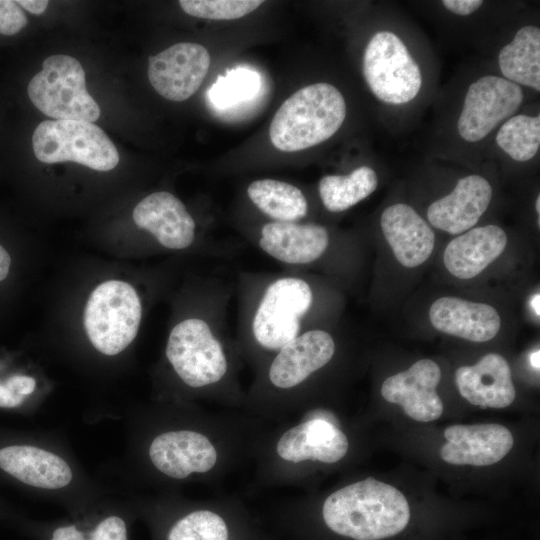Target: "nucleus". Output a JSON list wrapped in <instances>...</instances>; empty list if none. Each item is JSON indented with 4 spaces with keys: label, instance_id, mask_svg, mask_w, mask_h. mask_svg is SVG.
<instances>
[{
    "label": "nucleus",
    "instance_id": "obj_1",
    "mask_svg": "<svg viewBox=\"0 0 540 540\" xmlns=\"http://www.w3.org/2000/svg\"><path fill=\"white\" fill-rule=\"evenodd\" d=\"M232 288L213 277L204 285L199 312L179 320L170 330L165 356L188 388L212 400L245 401L238 381L241 359L228 329L227 310Z\"/></svg>",
    "mask_w": 540,
    "mask_h": 540
},
{
    "label": "nucleus",
    "instance_id": "obj_2",
    "mask_svg": "<svg viewBox=\"0 0 540 540\" xmlns=\"http://www.w3.org/2000/svg\"><path fill=\"white\" fill-rule=\"evenodd\" d=\"M304 272H240L235 342L255 371L312 323L318 295Z\"/></svg>",
    "mask_w": 540,
    "mask_h": 540
},
{
    "label": "nucleus",
    "instance_id": "obj_3",
    "mask_svg": "<svg viewBox=\"0 0 540 540\" xmlns=\"http://www.w3.org/2000/svg\"><path fill=\"white\" fill-rule=\"evenodd\" d=\"M322 517L327 527L338 535L354 540H381L405 529L410 508L398 489L366 478L328 495Z\"/></svg>",
    "mask_w": 540,
    "mask_h": 540
},
{
    "label": "nucleus",
    "instance_id": "obj_4",
    "mask_svg": "<svg viewBox=\"0 0 540 540\" xmlns=\"http://www.w3.org/2000/svg\"><path fill=\"white\" fill-rule=\"evenodd\" d=\"M335 354L336 342L328 330L315 328L302 333L255 371L245 401L259 409L294 406L298 394Z\"/></svg>",
    "mask_w": 540,
    "mask_h": 540
},
{
    "label": "nucleus",
    "instance_id": "obj_5",
    "mask_svg": "<svg viewBox=\"0 0 540 540\" xmlns=\"http://www.w3.org/2000/svg\"><path fill=\"white\" fill-rule=\"evenodd\" d=\"M345 116V100L336 87L311 84L293 93L277 110L270 124V140L284 152L304 150L333 136Z\"/></svg>",
    "mask_w": 540,
    "mask_h": 540
},
{
    "label": "nucleus",
    "instance_id": "obj_6",
    "mask_svg": "<svg viewBox=\"0 0 540 540\" xmlns=\"http://www.w3.org/2000/svg\"><path fill=\"white\" fill-rule=\"evenodd\" d=\"M142 304L135 288L124 281L108 280L90 294L84 327L92 345L113 356L126 349L137 336Z\"/></svg>",
    "mask_w": 540,
    "mask_h": 540
},
{
    "label": "nucleus",
    "instance_id": "obj_7",
    "mask_svg": "<svg viewBox=\"0 0 540 540\" xmlns=\"http://www.w3.org/2000/svg\"><path fill=\"white\" fill-rule=\"evenodd\" d=\"M27 91L34 106L55 120L93 123L100 116V107L86 89L82 65L69 55L47 57Z\"/></svg>",
    "mask_w": 540,
    "mask_h": 540
},
{
    "label": "nucleus",
    "instance_id": "obj_8",
    "mask_svg": "<svg viewBox=\"0 0 540 540\" xmlns=\"http://www.w3.org/2000/svg\"><path fill=\"white\" fill-rule=\"evenodd\" d=\"M36 158L47 164L72 161L97 171L119 163L116 146L97 125L76 120H46L32 136Z\"/></svg>",
    "mask_w": 540,
    "mask_h": 540
},
{
    "label": "nucleus",
    "instance_id": "obj_9",
    "mask_svg": "<svg viewBox=\"0 0 540 540\" xmlns=\"http://www.w3.org/2000/svg\"><path fill=\"white\" fill-rule=\"evenodd\" d=\"M308 413L271 440L270 463L278 471L292 473L305 463L333 464L347 455L349 440L334 416L320 409Z\"/></svg>",
    "mask_w": 540,
    "mask_h": 540
},
{
    "label": "nucleus",
    "instance_id": "obj_10",
    "mask_svg": "<svg viewBox=\"0 0 540 540\" xmlns=\"http://www.w3.org/2000/svg\"><path fill=\"white\" fill-rule=\"evenodd\" d=\"M224 439L218 428L212 433L193 429L165 431L152 440L148 455L153 466L171 479L209 473L214 476L230 458Z\"/></svg>",
    "mask_w": 540,
    "mask_h": 540
},
{
    "label": "nucleus",
    "instance_id": "obj_11",
    "mask_svg": "<svg viewBox=\"0 0 540 540\" xmlns=\"http://www.w3.org/2000/svg\"><path fill=\"white\" fill-rule=\"evenodd\" d=\"M363 74L372 93L388 104L411 101L422 85L419 66L402 40L389 31L377 32L368 42Z\"/></svg>",
    "mask_w": 540,
    "mask_h": 540
},
{
    "label": "nucleus",
    "instance_id": "obj_12",
    "mask_svg": "<svg viewBox=\"0 0 540 540\" xmlns=\"http://www.w3.org/2000/svg\"><path fill=\"white\" fill-rule=\"evenodd\" d=\"M250 236L252 245L284 270L304 272L329 253V230L311 222H264Z\"/></svg>",
    "mask_w": 540,
    "mask_h": 540
},
{
    "label": "nucleus",
    "instance_id": "obj_13",
    "mask_svg": "<svg viewBox=\"0 0 540 540\" xmlns=\"http://www.w3.org/2000/svg\"><path fill=\"white\" fill-rule=\"evenodd\" d=\"M523 100L519 85L498 76H483L470 84L457 123L460 136L477 142L512 115Z\"/></svg>",
    "mask_w": 540,
    "mask_h": 540
},
{
    "label": "nucleus",
    "instance_id": "obj_14",
    "mask_svg": "<svg viewBox=\"0 0 540 540\" xmlns=\"http://www.w3.org/2000/svg\"><path fill=\"white\" fill-rule=\"evenodd\" d=\"M210 66V55L197 43H177L148 60V78L164 98L184 101L203 82Z\"/></svg>",
    "mask_w": 540,
    "mask_h": 540
},
{
    "label": "nucleus",
    "instance_id": "obj_15",
    "mask_svg": "<svg viewBox=\"0 0 540 540\" xmlns=\"http://www.w3.org/2000/svg\"><path fill=\"white\" fill-rule=\"evenodd\" d=\"M134 223L172 251L195 245L197 224L184 203L167 191H158L143 198L132 213Z\"/></svg>",
    "mask_w": 540,
    "mask_h": 540
},
{
    "label": "nucleus",
    "instance_id": "obj_16",
    "mask_svg": "<svg viewBox=\"0 0 540 540\" xmlns=\"http://www.w3.org/2000/svg\"><path fill=\"white\" fill-rule=\"evenodd\" d=\"M441 379L439 365L421 359L409 369L388 377L381 386L383 398L399 404L407 416L418 422H430L443 413V404L436 392Z\"/></svg>",
    "mask_w": 540,
    "mask_h": 540
},
{
    "label": "nucleus",
    "instance_id": "obj_17",
    "mask_svg": "<svg viewBox=\"0 0 540 540\" xmlns=\"http://www.w3.org/2000/svg\"><path fill=\"white\" fill-rule=\"evenodd\" d=\"M441 458L452 465L488 466L503 459L513 446V436L496 423L452 425L445 429Z\"/></svg>",
    "mask_w": 540,
    "mask_h": 540
},
{
    "label": "nucleus",
    "instance_id": "obj_18",
    "mask_svg": "<svg viewBox=\"0 0 540 540\" xmlns=\"http://www.w3.org/2000/svg\"><path fill=\"white\" fill-rule=\"evenodd\" d=\"M492 187L480 175L459 179L448 195L434 201L427 210L429 222L449 234H459L471 229L488 208Z\"/></svg>",
    "mask_w": 540,
    "mask_h": 540
},
{
    "label": "nucleus",
    "instance_id": "obj_19",
    "mask_svg": "<svg viewBox=\"0 0 540 540\" xmlns=\"http://www.w3.org/2000/svg\"><path fill=\"white\" fill-rule=\"evenodd\" d=\"M455 382L461 396L481 408L507 407L516 396L510 366L497 353L486 354L475 365L459 367Z\"/></svg>",
    "mask_w": 540,
    "mask_h": 540
},
{
    "label": "nucleus",
    "instance_id": "obj_20",
    "mask_svg": "<svg viewBox=\"0 0 540 540\" xmlns=\"http://www.w3.org/2000/svg\"><path fill=\"white\" fill-rule=\"evenodd\" d=\"M429 319L438 331L477 343L493 339L501 327V318L491 305L451 296L432 303Z\"/></svg>",
    "mask_w": 540,
    "mask_h": 540
},
{
    "label": "nucleus",
    "instance_id": "obj_21",
    "mask_svg": "<svg viewBox=\"0 0 540 540\" xmlns=\"http://www.w3.org/2000/svg\"><path fill=\"white\" fill-rule=\"evenodd\" d=\"M380 224L395 258L404 267L420 266L432 254L435 234L411 206L398 203L387 207Z\"/></svg>",
    "mask_w": 540,
    "mask_h": 540
},
{
    "label": "nucleus",
    "instance_id": "obj_22",
    "mask_svg": "<svg viewBox=\"0 0 540 540\" xmlns=\"http://www.w3.org/2000/svg\"><path fill=\"white\" fill-rule=\"evenodd\" d=\"M506 244V233L499 226L486 225L473 228L448 243L444 250L443 261L453 276L471 279L497 259Z\"/></svg>",
    "mask_w": 540,
    "mask_h": 540
},
{
    "label": "nucleus",
    "instance_id": "obj_23",
    "mask_svg": "<svg viewBox=\"0 0 540 540\" xmlns=\"http://www.w3.org/2000/svg\"><path fill=\"white\" fill-rule=\"evenodd\" d=\"M0 468L27 485L44 489L62 488L73 476L63 458L29 445L0 449Z\"/></svg>",
    "mask_w": 540,
    "mask_h": 540
},
{
    "label": "nucleus",
    "instance_id": "obj_24",
    "mask_svg": "<svg viewBox=\"0 0 540 540\" xmlns=\"http://www.w3.org/2000/svg\"><path fill=\"white\" fill-rule=\"evenodd\" d=\"M252 204L270 222H303L309 204L300 188L276 179H259L251 182L246 190Z\"/></svg>",
    "mask_w": 540,
    "mask_h": 540
},
{
    "label": "nucleus",
    "instance_id": "obj_25",
    "mask_svg": "<svg viewBox=\"0 0 540 540\" xmlns=\"http://www.w3.org/2000/svg\"><path fill=\"white\" fill-rule=\"evenodd\" d=\"M498 63L505 79L540 90V30L535 26L520 28L504 46Z\"/></svg>",
    "mask_w": 540,
    "mask_h": 540
},
{
    "label": "nucleus",
    "instance_id": "obj_26",
    "mask_svg": "<svg viewBox=\"0 0 540 540\" xmlns=\"http://www.w3.org/2000/svg\"><path fill=\"white\" fill-rule=\"evenodd\" d=\"M378 184L376 172L361 166L347 175H326L319 181L318 192L330 212H343L372 194Z\"/></svg>",
    "mask_w": 540,
    "mask_h": 540
},
{
    "label": "nucleus",
    "instance_id": "obj_27",
    "mask_svg": "<svg viewBox=\"0 0 540 540\" xmlns=\"http://www.w3.org/2000/svg\"><path fill=\"white\" fill-rule=\"evenodd\" d=\"M498 146L512 159H532L540 146V117L517 115L508 119L496 135Z\"/></svg>",
    "mask_w": 540,
    "mask_h": 540
},
{
    "label": "nucleus",
    "instance_id": "obj_28",
    "mask_svg": "<svg viewBox=\"0 0 540 540\" xmlns=\"http://www.w3.org/2000/svg\"><path fill=\"white\" fill-rule=\"evenodd\" d=\"M229 537L228 525L218 512L199 509L179 519L167 540H229Z\"/></svg>",
    "mask_w": 540,
    "mask_h": 540
},
{
    "label": "nucleus",
    "instance_id": "obj_29",
    "mask_svg": "<svg viewBox=\"0 0 540 540\" xmlns=\"http://www.w3.org/2000/svg\"><path fill=\"white\" fill-rule=\"evenodd\" d=\"M261 0H181L179 4L188 15L212 19L232 20L241 18L255 9Z\"/></svg>",
    "mask_w": 540,
    "mask_h": 540
},
{
    "label": "nucleus",
    "instance_id": "obj_30",
    "mask_svg": "<svg viewBox=\"0 0 540 540\" xmlns=\"http://www.w3.org/2000/svg\"><path fill=\"white\" fill-rule=\"evenodd\" d=\"M257 75L245 69H236L220 77L212 86L209 97L216 106H231L253 95Z\"/></svg>",
    "mask_w": 540,
    "mask_h": 540
},
{
    "label": "nucleus",
    "instance_id": "obj_31",
    "mask_svg": "<svg viewBox=\"0 0 540 540\" xmlns=\"http://www.w3.org/2000/svg\"><path fill=\"white\" fill-rule=\"evenodd\" d=\"M27 24V17L16 1L0 0V33L14 35Z\"/></svg>",
    "mask_w": 540,
    "mask_h": 540
},
{
    "label": "nucleus",
    "instance_id": "obj_32",
    "mask_svg": "<svg viewBox=\"0 0 540 540\" xmlns=\"http://www.w3.org/2000/svg\"><path fill=\"white\" fill-rule=\"evenodd\" d=\"M92 540H127L125 522L118 516L104 519L94 530Z\"/></svg>",
    "mask_w": 540,
    "mask_h": 540
},
{
    "label": "nucleus",
    "instance_id": "obj_33",
    "mask_svg": "<svg viewBox=\"0 0 540 540\" xmlns=\"http://www.w3.org/2000/svg\"><path fill=\"white\" fill-rule=\"evenodd\" d=\"M4 385L11 391L26 396L31 394L36 386L34 378L24 375H14L9 377Z\"/></svg>",
    "mask_w": 540,
    "mask_h": 540
},
{
    "label": "nucleus",
    "instance_id": "obj_34",
    "mask_svg": "<svg viewBox=\"0 0 540 540\" xmlns=\"http://www.w3.org/2000/svg\"><path fill=\"white\" fill-rule=\"evenodd\" d=\"M442 4L452 13L466 16L475 12L481 5V0H444Z\"/></svg>",
    "mask_w": 540,
    "mask_h": 540
},
{
    "label": "nucleus",
    "instance_id": "obj_35",
    "mask_svg": "<svg viewBox=\"0 0 540 540\" xmlns=\"http://www.w3.org/2000/svg\"><path fill=\"white\" fill-rule=\"evenodd\" d=\"M25 396L19 395L4 384H0V407L12 408L23 403Z\"/></svg>",
    "mask_w": 540,
    "mask_h": 540
},
{
    "label": "nucleus",
    "instance_id": "obj_36",
    "mask_svg": "<svg viewBox=\"0 0 540 540\" xmlns=\"http://www.w3.org/2000/svg\"><path fill=\"white\" fill-rule=\"evenodd\" d=\"M51 540H84L83 535L75 526L57 528Z\"/></svg>",
    "mask_w": 540,
    "mask_h": 540
},
{
    "label": "nucleus",
    "instance_id": "obj_37",
    "mask_svg": "<svg viewBox=\"0 0 540 540\" xmlns=\"http://www.w3.org/2000/svg\"><path fill=\"white\" fill-rule=\"evenodd\" d=\"M16 2L20 7L36 15L44 13L49 4L46 0H18Z\"/></svg>",
    "mask_w": 540,
    "mask_h": 540
},
{
    "label": "nucleus",
    "instance_id": "obj_38",
    "mask_svg": "<svg viewBox=\"0 0 540 540\" xmlns=\"http://www.w3.org/2000/svg\"><path fill=\"white\" fill-rule=\"evenodd\" d=\"M11 265V258L9 253L0 245V282L8 275Z\"/></svg>",
    "mask_w": 540,
    "mask_h": 540
},
{
    "label": "nucleus",
    "instance_id": "obj_39",
    "mask_svg": "<svg viewBox=\"0 0 540 540\" xmlns=\"http://www.w3.org/2000/svg\"><path fill=\"white\" fill-rule=\"evenodd\" d=\"M530 363L533 368L539 370L540 363V351L537 350L530 355Z\"/></svg>",
    "mask_w": 540,
    "mask_h": 540
},
{
    "label": "nucleus",
    "instance_id": "obj_40",
    "mask_svg": "<svg viewBox=\"0 0 540 540\" xmlns=\"http://www.w3.org/2000/svg\"><path fill=\"white\" fill-rule=\"evenodd\" d=\"M539 304H540V295L536 294L531 300V307L534 310V312L537 314V316L540 315Z\"/></svg>",
    "mask_w": 540,
    "mask_h": 540
},
{
    "label": "nucleus",
    "instance_id": "obj_41",
    "mask_svg": "<svg viewBox=\"0 0 540 540\" xmlns=\"http://www.w3.org/2000/svg\"><path fill=\"white\" fill-rule=\"evenodd\" d=\"M535 208H536V212H537V214L539 216L540 215V196L539 195H538V197L536 199Z\"/></svg>",
    "mask_w": 540,
    "mask_h": 540
}]
</instances>
